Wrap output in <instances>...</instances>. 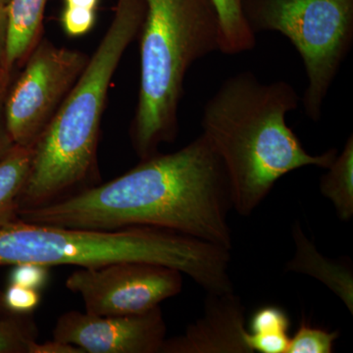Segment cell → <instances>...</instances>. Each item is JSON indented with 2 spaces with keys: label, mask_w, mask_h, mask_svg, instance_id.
Returning a JSON list of instances; mask_svg holds the SVG:
<instances>
[{
  "label": "cell",
  "mask_w": 353,
  "mask_h": 353,
  "mask_svg": "<svg viewBox=\"0 0 353 353\" xmlns=\"http://www.w3.org/2000/svg\"><path fill=\"white\" fill-rule=\"evenodd\" d=\"M231 209L226 169L201 134L175 152L141 159L110 182L22 209L19 220L103 231L157 228L231 250Z\"/></svg>",
  "instance_id": "cell-1"
},
{
  "label": "cell",
  "mask_w": 353,
  "mask_h": 353,
  "mask_svg": "<svg viewBox=\"0 0 353 353\" xmlns=\"http://www.w3.org/2000/svg\"><path fill=\"white\" fill-rule=\"evenodd\" d=\"M299 101L290 83H263L250 71L229 77L206 101L201 134L226 169L238 214H252L290 172L333 163L336 148L310 154L288 126L285 117Z\"/></svg>",
  "instance_id": "cell-2"
},
{
  "label": "cell",
  "mask_w": 353,
  "mask_h": 353,
  "mask_svg": "<svg viewBox=\"0 0 353 353\" xmlns=\"http://www.w3.org/2000/svg\"><path fill=\"white\" fill-rule=\"evenodd\" d=\"M145 15V0L116 1L101 43L34 143L20 210L63 199L92 174L109 85L128 46L139 36Z\"/></svg>",
  "instance_id": "cell-3"
},
{
  "label": "cell",
  "mask_w": 353,
  "mask_h": 353,
  "mask_svg": "<svg viewBox=\"0 0 353 353\" xmlns=\"http://www.w3.org/2000/svg\"><path fill=\"white\" fill-rule=\"evenodd\" d=\"M120 261L164 265L189 276L206 292H232L231 250L152 227L81 229L18 220L0 229V266L99 267Z\"/></svg>",
  "instance_id": "cell-4"
},
{
  "label": "cell",
  "mask_w": 353,
  "mask_h": 353,
  "mask_svg": "<svg viewBox=\"0 0 353 353\" xmlns=\"http://www.w3.org/2000/svg\"><path fill=\"white\" fill-rule=\"evenodd\" d=\"M139 36L141 83L131 125L141 159L178 137L179 108L188 71L220 50V24L211 0H145Z\"/></svg>",
  "instance_id": "cell-5"
},
{
  "label": "cell",
  "mask_w": 353,
  "mask_h": 353,
  "mask_svg": "<svg viewBox=\"0 0 353 353\" xmlns=\"http://www.w3.org/2000/svg\"><path fill=\"white\" fill-rule=\"evenodd\" d=\"M253 34L278 32L303 60L307 85L301 99L309 119L321 120L330 88L353 44V0H241Z\"/></svg>",
  "instance_id": "cell-6"
},
{
  "label": "cell",
  "mask_w": 353,
  "mask_h": 353,
  "mask_svg": "<svg viewBox=\"0 0 353 353\" xmlns=\"http://www.w3.org/2000/svg\"><path fill=\"white\" fill-rule=\"evenodd\" d=\"M88 58L82 51L41 39L4 99V122L14 145H34L82 74Z\"/></svg>",
  "instance_id": "cell-7"
},
{
  "label": "cell",
  "mask_w": 353,
  "mask_h": 353,
  "mask_svg": "<svg viewBox=\"0 0 353 353\" xmlns=\"http://www.w3.org/2000/svg\"><path fill=\"white\" fill-rule=\"evenodd\" d=\"M65 285L82 297L85 312L90 314H139L178 296L183 289V273L150 262L120 261L80 267Z\"/></svg>",
  "instance_id": "cell-8"
},
{
  "label": "cell",
  "mask_w": 353,
  "mask_h": 353,
  "mask_svg": "<svg viewBox=\"0 0 353 353\" xmlns=\"http://www.w3.org/2000/svg\"><path fill=\"white\" fill-rule=\"evenodd\" d=\"M167 327L161 308L139 314L99 316L72 310L58 318L53 339L83 353H160Z\"/></svg>",
  "instance_id": "cell-9"
},
{
  "label": "cell",
  "mask_w": 353,
  "mask_h": 353,
  "mask_svg": "<svg viewBox=\"0 0 353 353\" xmlns=\"http://www.w3.org/2000/svg\"><path fill=\"white\" fill-rule=\"evenodd\" d=\"M245 308L233 292H208L204 312L160 353H252L246 343Z\"/></svg>",
  "instance_id": "cell-10"
},
{
  "label": "cell",
  "mask_w": 353,
  "mask_h": 353,
  "mask_svg": "<svg viewBox=\"0 0 353 353\" xmlns=\"http://www.w3.org/2000/svg\"><path fill=\"white\" fill-rule=\"evenodd\" d=\"M296 252L285 265V270L304 274L320 281L328 287L353 313L352 271L341 262L333 261L318 252L312 241L308 240L299 223L292 227Z\"/></svg>",
  "instance_id": "cell-11"
},
{
  "label": "cell",
  "mask_w": 353,
  "mask_h": 353,
  "mask_svg": "<svg viewBox=\"0 0 353 353\" xmlns=\"http://www.w3.org/2000/svg\"><path fill=\"white\" fill-rule=\"evenodd\" d=\"M48 0H11L8 4L6 71L10 76L15 67L25 64L41 41L44 11Z\"/></svg>",
  "instance_id": "cell-12"
},
{
  "label": "cell",
  "mask_w": 353,
  "mask_h": 353,
  "mask_svg": "<svg viewBox=\"0 0 353 353\" xmlns=\"http://www.w3.org/2000/svg\"><path fill=\"white\" fill-rule=\"evenodd\" d=\"M34 145H14L0 160V229L19 220L21 196L31 170Z\"/></svg>",
  "instance_id": "cell-13"
},
{
  "label": "cell",
  "mask_w": 353,
  "mask_h": 353,
  "mask_svg": "<svg viewBox=\"0 0 353 353\" xmlns=\"http://www.w3.org/2000/svg\"><path fill=\"white\" fill-rule=\"evenodd\" d=\"M323 196L333 203L340 219L353 215V136L348 137L343 152L338 153L320 180Z\"/></svg>",
  "instance_id": "cell-14"
},
{
  "label": "cell",
  "mask_w": 353,
  "mask_h": 353,
  "mask_svg": "<svg viewBox=\"0 0 353 353\" xmlns=\"http://www.w3.org/2000/svg\"><path fill=\"white\" fill-rule=\"evenodd\" d=\"M217 11L220 24V50L236 55L252 50L256 46L253 34L243 12L241 0H211Z\"/></svg>",
  "instance_id": "cell-15"
},
{
  "label": "cell",
  "mask_w": 353,
  "mask_h": 353,
  "mask_svg": "<svg viewBox=\"0 0 353 353\" xmlns=\"http://www.w3.org/2000/svg\"><path fill=\"white\" fill-rule=\"evenodd\" d=\"M38 329L28 314L0 315V353H31Z\"/></svg>",
  "instance_id": "cell-16"
},
{
  "label": "cell",
  "mask_w": 353,
  "mask_h": 353,
  "mask_svg": "<svg viewBox=\"0 0 353 353\" xmlns=\"http://www.w3.org/2000/svg\"><path fill=\"white\" fill-rule=\"evenodd\" d=\"M339 336L338 331L312 328L301 322L296 333L290 339L287 353H332Z\"/></svg>",
  "instance_id": "cell-17"
},
{
  "label": "cell",
  "mask_w": 353,
  "mask_h": 353,
  "mask_svg": "<svg viewBox=\"0 0 353 353\" xmlns=\"http://www.w3.org/2000/svg\"><path fill=\"white\" fill-rule=\"evenodd\" d=\"M290 319L282 308L265 306L259 309L250 320V333L289 334Z\"/></svg>",
  "instance_id": "cell-18"
},
{
  "label": "cell",
  "mask_w": 353,
  "mask_h": 353,
  "mask_svg": "<svg viewBox=\"0 0 353 353\" xmlns=\"http://www.w3.org/2000/svg\"><path fill=\"white\" fill-rule=\"evenodd\" d=\"M4 303L10 313L29 314L41 303V294L38 290L10 284L4 290Z\"/></svg>",
  "instance_id": "cell-19"
},
{
  "label": "cell",
  "mask_w": 353,
  "mask_h": 353,
  "mask_svg": "<svg viewBox=\"0 0 353 353\" xmlns=\"http://www.w3.org/2000/svg\"><path fill=\"white\" fill-rule=\"evenodd\" d=\"M97 11L90 9L65 6L61 14V25L65 34L70 37L83 36L94 28Z\"/></svg>",
  "instance_id": "cell-20"
},
{
  "label": "cell",
  "mask_w": 353,
  "mask_h": 353,
  "mask_svg": "<svg viewBox=\"0 0 353 353\" xmlns=\"http://www.w3.org/2000/svg\"><path fill=\"white\" fill-rule=\"evenodd\" d=\"M48 269L50 267L38 264L15 265L10 274V284L39 290L48 282Z\"/></svg>",
  "instance_id": "cell-21"
},
{
  "label": "cell",
  "mask_w": 353,
  "mask_h": 353,
  "mask_svg": "<svg viewBox=\"0 0 353 353\" xmlns=\"http://www.w3.org/2000/svg\"><path fill=\"white\" fill-rule=\"evenodd\" d=\"M31 353H83L81 348L70 343L54 340L39 343L37 341L32 345Z\"/></svg>",
  "instance_id": "cell-22"
},
{
  "label": "cell",
  "mask_w": 353,
  "mask_h": 353,
  "mask_svg": "<svg viewBox=\"0 0 353 353\" xmlns=\"http://www.w3.org/2000/svg\"><path fill=\"white\" fill-rule=\"evenodd\" d=\"M7 36H8V8L0 7V68L6 73Z\"/></svg>",
  "instance_id": "cell-23"
},
{
  "label": "cell",
  "mask_w": 353,
  "mask_h": 353,
  "mask_svg": "<svg viewBox=\"0 0 353 353\" xmlns=\"http://www.w3.org/2000/svg\"><path fill=\"white\" fill-rule=\"evenodd\" d=\"M6 92L0 94V160L6 157L8 152L12 150L14 145L12 139L9 136L4 122L3 103Z\"/></svg>",
  "instance_id": "cell-24"
},
{
  "label": "cell",
  "mask_w": 353,
  "mask_h": 353,
  "mask_svg": "<svg viewBox=\"0 0 353 353\" xmlns=\"http://www.w3.org/2000/svg\"><path fill=\"white\" fill-rule=\"evenodd\" d=\"M65 6L97 10L99 0H64Z\"/></svg>",
  "instance_id": "cell-25"
},
{
  "label": "cell",
  "mask_w": 353,
  "mask_h": 353,
  "mask_svg": "<svg viewBox=\"0 0 353 353\" xmlns=\"http://www.w3.org/2000/svg\"><path fill=\"white\" fill-rule=\"evenodd\" d=\"M10 314L7 310L6 303H4V290L0 289V315Z\"/></svg>",
  "instance_id": "cell-26"
},
{
  "label": "cell",
  "mask_w": 353,
  "mask_h": 353,
  "mask_svg": "<svg viewBox=\"0 0 353 353\" xmlns=\"http://www.w3.org/2000/svg\"><path fill=\"white\" fill-rule=\"evenodd\" d=\"M9 76L7 75L6 72L0 68V87L6 88L8 85Z\"/></svg>",
  "instance_id": "cell-27"
},
{
  "label": "cell",
  "mask_w": 353,
  "mask_h": 353,
  "mask_svg": "<svg viewBox=\"0 0 353 353\" xmlns=\"http://www.w3.org/2000/svg\"><path fill=\"white\" fill-rule=\"evenodd\" d=\"M11 0H0V7H7L10 3Z\"/></svg>",
  "instance_id": "cell-28"
},
{
  "label": "cell",
  "mask_w": 353,
  "mask_h": 353,
  "mask_svg": "<svg viewBox=\"0 0 353 353\" xmlns=\"http://www.w3.org/2000/svg\"><path fill=\"white\" fill-rule=\"evenodd\" d=\"M6 92V88L0 87V94H2V92Z\"/></svg>",
  "instance_id": "cell-29"
}]
</instances>
